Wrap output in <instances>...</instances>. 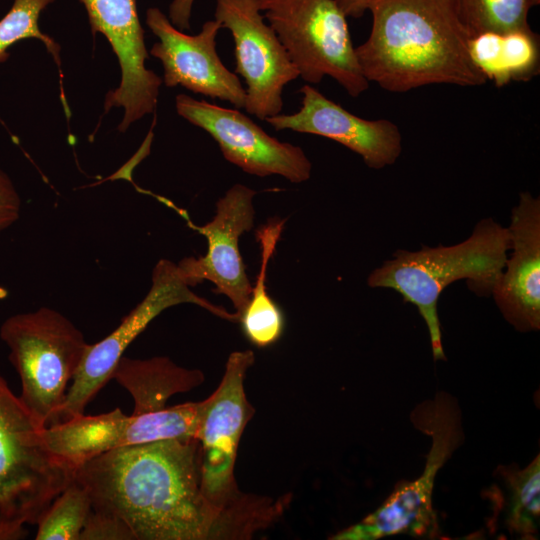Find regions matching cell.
Returning a JSON list of instances; mask_svg holds the SVG:
<instances>
[{"mask_svg": "<svg viewBox=\"0 0 540 540\" xmlns=\"http://www.w3.org/2000/svg\"><path fill=\"white\" fill-rule=\"evenodd\" d=\"M183 303L195 304L229 321H239L237 313H229L196 295L178 264L166 259L160 260L152 272L151 288L142 301L110 334L99 342L89 344L67 390L59 413V423L84 414L86 406L112 379L117 363L136 337L164 310Z\"/></svg>", "mask_w": 540, "mask_h": 540, "instance_id": "cell-8", "label": "cell"}, {"mask_svg": "<svg viewBox=\"0 0 540 540\" xmlns=\"http://www.w3.org/2000/svg\"><path fill=\"white\" fill-rule=\"evenodd\" d=\"M301 107L265 119L275 130L322 136L357 153L372 169L393 165L402 152L398 126L387 119H363L325 97L310 84L300 88Z\"/></svg>", "mask_w": 540, "mask_h": 540, "instance_id": "cell-16", "label": "cell"}, {"mask_svg": "<svg viewBox=\"0 0 540 540\" xmlns=\"http://www.w3.org/2000/svg\"><path fill=\"white\" fill-rule=\"evenodd\" d=\"M146 24L159 39L150 54L162 63L165 86H182L244 108L245 88L216 50V37L222 28L218 20L206 21L198 34L189 35L176 28L159 8L151 7L146 11Z\"/></svg>", "mask_w": 540, "mask_h": 540, "instance_id": "cell-14", "label": "cell"}, {"mask_svg": "<svg viewBox=\"0 0 540 540\" xmlns=\"http://www.w3.org/2000/svg\"><path fill=\"white\" fill-rule=\"evenodd\" d=\"M42 428L0 373V540L23 539L74 478L41 442Z\"/></svg>", "mask_w": 540, "mask_h": 540, "instance_id": "cell-4", "label": "cell"}, {"mask_svg": "<svg viewBox=\"0 0 540 540\" xmlns=\"http://www.w3.org/2000/svg\"><path fill=\"white\" fill-rule=\"evenodd\" d=\"M55 0H13L8 12L0 19V63L9 58V48L24 39H38L61 71L60 45L40 30L41 13Z\"/></svg>", "mask_w": 540, "mask_h": 540, "instance_id": "cell-24", "label": "cell"}, {"mask_svg": "<svg viewBox=\"0 0 540 540\" xmlns=\"http://www.w3.org/2000/svg\"><path fill=\"white\" fill-rule=\"evenodd\" d=\"M534 6L540 3V0H533Z\"/></svg>", "mask_w": 540, "mask_h": 540, "instance_id": "cell-29", "label": "cell"}, {"mask_svg": "<svg viewBox=\"0 0 540 540\" xmlns=\"http://www.w3.org/2000/svg\"><path fill=\"white\" fill-rule=\"evenodd\" d=\"M510 248L508 229L486 218L479 221L464 241L418 251L397 250L367 278L371 288L393 289L417 307L425 321L434 360H446L437 303L446 287L467 280L471 291L491 295Z\"/></svg>", "mask_w": 540, "mask_h": 540, "instance_id": "cell-3", "label": "cell"}, {"mask_svg": "<svg viewBox=\"0 0 540 540\" xmlns=\"http://www.w3.org/2000/svg\"><path fill=\"white\" fill-rule=\"evenodd\" d=\"M195 0H172L169 6V20L181 31L191 27L192 8Z\"/></svg>", "mask_w": 540, "mask_h": 540, "instance_id": "cell-27", "label": "cell"}, {"mask_svg": "<svg viewBox=\"0 0 540 540\" xmlns=\"http://www.w3.org/2000/svg\"><path fill=\"white\" fill-rule=\"evenodd\" d=\"M84 6L91 32L101 33L117 56L121 81L107 92L104 110L123 108L118 125L125 132L135 121L152 114L157 106L162 79L145 65L148 51L136 0H79Z\"/></svg>", "mask_w": 540, "mask_h": 540, "instance_id": "cell-13", "label": "cell"}, {"mask_svg": "<svg viewBox=\"0 0 540 540\" xmlns=\"http://www.w3.org/2000/svg\"><path fill=\"white\" fill-rule=\"evenodd\" d=\"M92 510L116 517L134 540H204L220 536L224 509L200 483L196 439L125 446L74 468Z\"/></svg>", "mask_w": 540, "mask_h": 540, "instance_id": "cell-1", "label": "cell"}, {"mask_svg": "<svg viewBox=\"0 0 540 540\" xmlns=\"http://www.w3.org/2000/svg\"><path fill=\"white\" fill-rule=\"evenodd\" d=\"M253 363L251 350L232 352L220 385L201 401L196 435L200 448L201 490L212 504L224 510L236 491L237 449L252 414L243 382Z\"/></svg>", "mask_w": 540, "mask_h": 540, "instance_id": "cell-11", "label": "cell"}, {"mask_svg": "<svg viewBox=\"0 0 540 540\" xmlns=\"http://www.w3.org/2000/svg\"><path fill=\"white\" fill-rule=\"evenodd\" d=\"M257 1L305 82L329 76L352 97L369 88L336 0Z\"/></svg>", "mask_w": 540, "mask_h": 540, "instance_id": "cell-7", "label": "cell"}, {"mask_svg": "<svg viewBox=\"0 0 540 540\" xmlns=\"http://www.w3.org/2000/svg\"><path fill=\"white\" fill-rule=\"evenodd\" d=\"M469 47L476 66L497 86L538 74L539 37L532 30L483 33L470 39Z\"/></svg>", "mask_w": 540, "mask_h": 540, "instance_id": "cell-20", "label": "cell"}, {"mask_svg": "<svg viewBox=\"0 0 540 540\" xmlns=\"http://www.w3.org/2000/svg\"><path fill=\"white\" fill-rule=\"evenodd\" d=\"M411 420L432 440L422 474L413 481L399 482L375 511L330 539L378 540L397 534L439 536L433 491L438 471L463 440L460 412L456 401L440 392L433 400L418 405Z\"/></svg>", "mask_w": 540, "mask_h": 540, "instance_id": "cell-6", "label": "cell"}, {"mask_svg": "<svg viewBox=\"0 0 540 540\" xmlns=\"http://www.w3.org/2000/svg\"><path fill=\"white\" fill-rule=\"evenodd\" d=\"M511 256L493 285L497 307L516 330L540 328V199L522 192L507 227Z\"/></svg>", "mask_w": 540, "mask_h": 540, "instance_id": "cell-17", "label": "cell"}, {"mask_svg": "<svg viewBox=\"0 0 540 540\" xmlns=\"http://www.w3.org/2000/svg\"><path fill=\"white\" fill-rule=\"evenodd\" d=\"M470 39L487 32L531 31L528 14L533 0H451Z\"/></svg>", "mask_w": 540, "mask_h": 540, "instance_id": "cell-22", "label": "cell"}, {"mask_svg": "<svg viewBox=\"0 0 540 540\" xmlns=\"http://www.w3.org/2000/svg\"><path fill=\"white\" fill-rule=\"evenodd\" d=\"M201 402H189L143 414L119 408L95 416L84 414L39 431L41 442L73 469L102 453L138 444L196 439Z\"/></svg>", "mask_w": 540, "mask_h": 540, "instance_id": "cell-9", "label": "cell"}, {"mask_svg": "<svg viewBox=\"0 0 540 540\" xmlns=\"http://www.w3.org/2000/svg\"><path fill=\"white\" fill-rule=\"evenodd\" d=\"M500 484L491 487L492 521L501 520L508 533L520 539L538 538L540 522V457L524 468L499 466Z\"/></svg>", "mask_w": 540, "mask_h": 540, "instance_id": "cell-18", "label": "cell"}, {"mask_svg": "<svg viewBox=\"0 0 540 540\" xmlns=\"http://www.w3.org/2000/svg\"><path fill=\"white\" fill-rule=\"evenodd\" d=\"M175 107L182 118L206 131L224 158L244 172L259 177L279 175L292 183L310 178L312 164L301 147L270 136L239 109L186 94L176 96Z\"/></svg>", "mask_w": 540, "mask_h": 540, "instance_id": "cell-12", "label": "cell"}, {"mask_svg": "<svg viewBox=\"0 0 540 540\" xmlns=\"http://www.w3.org/2000/svg\"><path fill=\"white\" fill-rule=\"evenodd\" d=\"M285 220L269 219L256 230L260 246V268L252 287L250 299L240 315V323L246 338L259 348L276 343L284 330V315L266 288L267 268L280 240Z\"/></svg>", "mask_w": 540, "mask_h": 540, "instance_id": "cell-21", "label": "cell"}, {"mask_svg": "<svg viewBox=\"0 0 540 540\" xmlns=\"http://www.w3.org/2000/svg\"><path fill=\"white\" fill-rule=\"evenodd\" d=\"M92 510L87 489L75 478L39 517L36 540H79Z\"/></svg>", "mask_w": 540, "mask_h": 540, "instance_id": "cell-23", "label": "cell"}, {"mask_svg": "<svg viewBox=\"0 0 540 540\" xmlns=\"http://www.w3.org/2000/svg\"><path fill=\"white\" fill-rule=\"evenodd\" d=\"M112 379L126 389L134 400L132 414H143L165 408L169 397L185 392L201 379L196 370L174 364L166 357L133 359L122 356Z\"/></svg>", "mask_w": 540, "mask_h": 540, "instance_id": "cell-19", "label": "cell"}, {"mask_svg": "<svg viewBox=\"0 0 540 540\" xmlns=\"http://www.w3.org/2000/svg\"><path fill=\"white\" fill-rule=\"evenodd\" d=\"M21 198L11 178L0 169V234L20 217Z\"/></svg>", "mask_w": 540, "mask_h": 540, "instance_id": "cell-26", "label": "cell"}, {"mask_svg": "<svg viewBox=\"0 0 540 540\" xmlns=\"http://www.w3.org/2000/svg\"><path fill=\"white\" fill-rule=\"evenodd\" d=\"M374 0H336L339 7L346 16L359 18L366 10H369L370 5Z\"/></svg>", "mask_w": 540, "mask_h": 540, "instance_id": "cell-28", "label": "cell"}, {"mask_svg": "<svg viewBox=\"0 0 540 540\" xmlns=\"http://www.w3.org/2000/svg\"><path fill=\"white\" fill-rule=\"evenodd\" d=\"M255 195L256 191L242 184L228 189L216 203L214 218L203 226H193L207 239L206 254L198 258L187 257L178 263L189 286L210 281L215 286L213 292L225 295L239 318L252 291L239 240L243 233L253 228Z\"/></svg>", "mask_w": 540, "mask_h": 540, "instance_id": "cell-15", "label": "cell"}, {"mask_svg": "<svg viewBox=\"0 0 540 540\" xmlns=\"http://www.w3.org/2000/svg\"><path fill=\"white\" fill-rule=\"evenodd\" d=\"M0 338L20 378L22 402L41 426L59 423L67 390L89 346L83 333L62 313L41 307L5 319Z\"/></svg>", "mask_w": 540, "mask_h": 540, "instance_id": "cell-5", "label": "cell"}, {"mask_svg": "<svg viewBox=\"0 0 540 540\" xmlns=\"http://www.w3.org/2000/svg\"><path fill=\"white\" fill-rule=\"evenodd\" d=\"M368 39L355 47L365 78L394 93L431 85L481 86L451 0H374Z\"/></svg>", "mask_w": 540, "mask_h": 540, "instance_id": "cell-2", "label": "cell"}, {"mask_svg": "<svg viewBox=\"0 0 540 540\" xmlns=\"http://www.w3.org/2000/svg\"><path fill=\"white\" fill-rule=\"evenodd\" d=\"M79 540H134L127 526L116 517L91 510Z\"/></svg>", "mask_w": 540, "mask_h": 540, "instance_id": "cell-25", "label": "cell"}, {"mask_svg": "<svg viewBox=\"0 0 540 540\" xmlns=\"http://www.w3.org/2000/svg\"><path fill=\"white\" fill-rule=\"evenodd\" d=\"M214 15L234 40V73L246 83L244 109L261 120L280 114L283 89L299 72L258 1L216 0Z\"/></svg>", "mask_w": 540, "mask_h": 540, "instance_id": "cell-10", "label": "cell"}]
</instances>
